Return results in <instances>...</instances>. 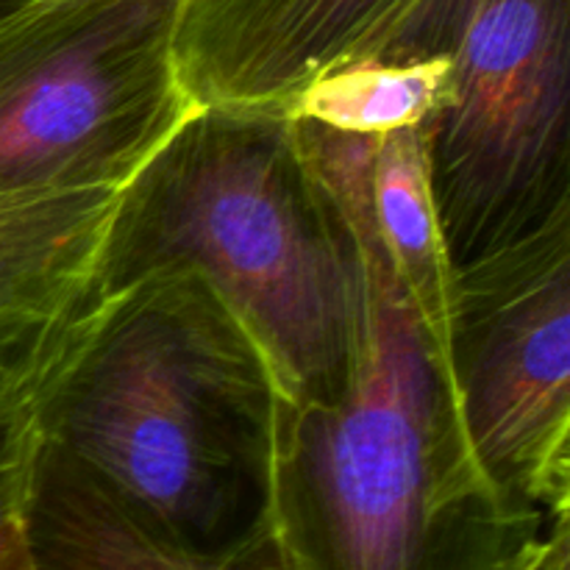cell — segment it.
<instances>
[{
  "label": "cell",
  "instance_id": "obj_12",
  "mask_svg": "<svg viewBox=\"0 0 570 570\" xmlns=\"http://www.w3.org/2000/svg\"><path fill=\"white\" fill-rule=\"evenodd\" d=\"M56 340L20 365H0V538L20 527L31 493L42 449L39 390Z\"/></svg>",
  "mask_w": 570,
  "mask_h": 570
},
{
  "label": "cell",
  "instance_id": "obj_5",
  "mask_svg": "<svg viewBox=\"0 0 570 570\" xmlns=\"http://www.w3.org/2000/svg\"><path fill=\"white\" fill-rule=\"evenodd\" d=\"M178 0H42L0 20V195L120 193L200 106Z\"/></svg>",
  "mask_w": 570,
  "mask_h": 570
},
{
  "label": "cell",
  "instance_id": "obj_15",
  "mask_svg": "<svg viewBox=\"0 0 570 570\" xmlns=\"http://www.w3.org/2000/svg\"><path fill=\"white\" fill-rule=\"evenodd\" d=\"M532 570H570V527L560 523L546 546L543 557L534 562Z\"/></svg>",
  "mask_w": 570,
  "mask_h": 570
},
{
  "label": "cell",
  "instance_id": "obj_8",
  "mask_svg": "<svg viewBox=\"0 0 570 570\" xmlns=\"http://www.w3.org/2000/svg\"><path fill=\"white\" fill-rule=\"evenodd\" d=\"M115 189L0 195V365L48 348L89 304Z\"/></svg>",
  "mask_w": 570,
  "mask_h": 570
},
{
  "label": "cell",
  "instance_id": "obj_9",
  "mask_svg": "<svg viewBox=\"0 0 570 570\" xmlns=\"http://www.w3.org/2000/svg\"><path fill=\"white\" fill-rule=\"evenodd\" d=\"M429 0H278L198 81L200 109L282 111L326 72L376 59Z\"/></svg>",
  "mask_w": 570,
  "mask_h": 570
},
{
  "label": "cell",
  "instance_id": "obj_14",
  "mask_svg": "<svg viewBox=\"0 0 570 570\" xmlns=\"http://www.w3.org/2000/svg\"><path fill=\"white\" fill-rule=\"evenodd\" d=\"M0 570H37L22 538V523L0 538Z\"/></svg>",
  "mask_w": 570,
  "mask_h": 570
},
{
  "label": "cell",
  "instance_id": "obj_3",
  "mask_svg": "<svg viewBox=\"0 0 570 570\" xmlns=\"http://www.w3.org/2000/svg\"><path fill=\"white\" fill-rule=\"evenodd\" d=\"M195 271L265 354L282 401L332 404L367 323V273L343 209L282 111L198 109L117 193L92 301Z\"/></svg>",
  "mask_w": 570,
  "mask_h": 570
},
{
  "label": "cell",
  "instance_id": "obj_7",
  "mask_svg": "<svg viewBox=\"0 0 570 570\" xmlns=\"http://www.w3.org/2000/svg\"><path fill=\"white\" fill-rule=\"evenodd\" d=\"M289 120L362 254L393 276L434 343L445 351L454 267L429 187L423 126L348 134L301 117Z\"/></svg>",
  "mask_w": 570,
  "mask_h": 570
},
{
  "label": "cell",
  "instance_id": "obj_13",
  "mask_svg": "<svg viewBox=\"0 0 570 570\" xmlns=\"http://www.w3.org/2000/svg\"><path fill=\"white\" fill-rule=\"evenodd\" d=\"M276 3L278 0H178L173 50L187 95L193 83Z\"/></svg>",
  "mask_w": 570,
  "mask_h": 570
},
{
  "label": "cell",
  "instance_id": "obj_11",
  "mask_svg": "<svg viewBox=\"0 0 570 570\" xmlns=\"http://www.w3.org/2000/svg\"><path fill=\"white\" fill-rule=\"evenodd\" d=\"M445 76L449 61L443 56L351 61L312 81L293 100L287 117L348 134H384L423 126L443 98Z\"/></svg>",
  "mask_w": 570,
  "mask_h": 570
},
{
  "label": "cell",
  "instance_id": "obj_1",
  "mask_svg": "<svg viewBox=\"0 0 570 570\" xmlns=\"http://www.w3.org/2000/svg\"><path fill=\"white\" fill-rule=\"evenodd\" d=\"M282 393L265 354L195 271L95 298L50 351L45 443L195 554L271 532Z\"/></svg>",
  "mask_w": 570,
  "mask_h": 570
},
{
  "label": "cell",
  "instance_id": "obj_16",
  "mask_svg": "<svg viewBox=\"0 0 570 570\" xmlns=\"http://www.w3.org/2000/svg\"><path fill=\"white\" fill-rule=\"evenodd\" d=\"M37 3H42V0H0V20H3V17L17 14V11L28 9V6H37Z\"/></svg>",
  "mask_w": 570,
  "mask_h": 570
},
{
  "label": "cell",
  "instance_id": "obj_6",
  "mask_svg": "<svg viewBox=\"0 0 570 570\" xmlns=\"http://www.w3.org/2000/svg\"><path fill=\"white\" fill-rule=\"evenodd\" d=\"M445 362L490 482L568 521L570 215L454 273Z\"/></svg>",
  "mask_w": 570,
  "mask_h": 570
},
{
  "label": "cell",
  "instance_id": "obj_10",
  "mask_svg": "<svg viewBox=\"0 0 570 570\" xmlns=\"http://www.w3.org/2000/svg\"><path fill=\"white\" fill-rule=\"evenodd\" d=\"M22 538L37 570H289L273 529L226 554L178 549L45 440L22 512Z\"/></svg>",
  "mask_w": 570,
  "mask_h": 570
},
{
  "label": "cell",
  "instance_id": "obj_2",
  "mask_svg": "<svg viewBox=\"0 0 570 570\" xmlns=\"http://www.w3.org/2000/svg\"><path fill=\"white\" fill-rule=\"evenodd\" d=\"M348 387L278 404L271 527L289 570H532L560 523L501 493L445 351L376 259Z\"/></svg>",
  "mask_w": 570,
  "mask_h": 570
},
{
  "label": "cell",
  "instance_id": "obj_4",
  "mask_svg": "<svg viewBox=\"0 0 570 570\" xmlns=\"http://www.w3.org/2000/svg\"><path fill=\"white\" fill-rule=\"evenodd\" d=\"M429 56L449 61L423 148L456 273L570 215V0H429L376 59Z\"/></svg>",
  "mask_w": 570,
  "mask_h": 570
}]
</instances>
